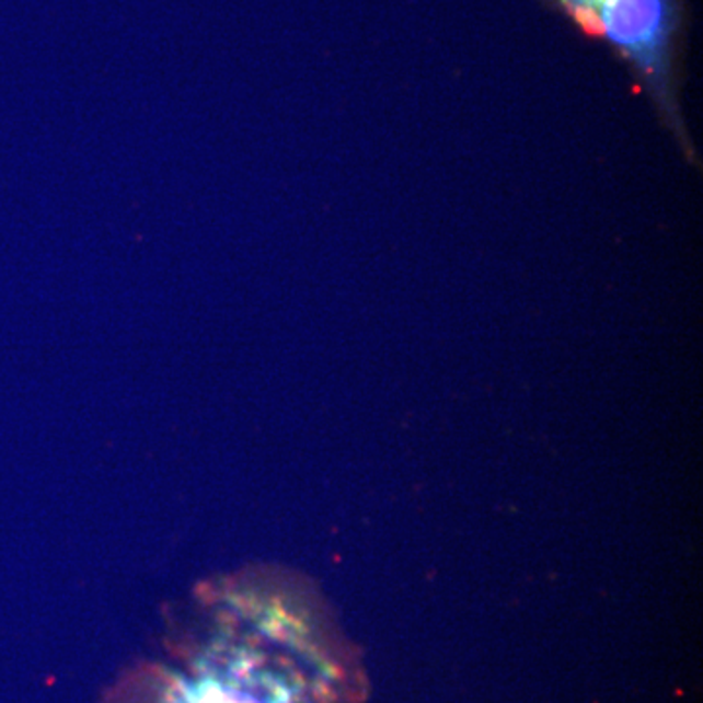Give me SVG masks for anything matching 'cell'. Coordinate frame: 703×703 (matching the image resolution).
I'll return each instance as SVG.
<instances>
[{
    "instance_id": "6da1fadb",
    "label": "cell",
    "mask_w": 703,
    "mask_h": 703,
    "mask_svg": "<svg viewBox=\"0 0 703 703\" xmlns=\"http://www.w3.org/2000/svg\"><path fill=\"white\" fill-rule=\"evenodd\" d=\"M588 34L604 37L633 65L653 99L680 131L672 100V47L678 27L677 0H557Z\"/></svg>"
}]
</instances>
